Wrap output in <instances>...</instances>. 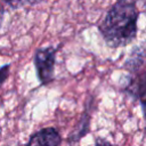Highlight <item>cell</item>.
<instances>
[{"instance_id":"1","label":"cell","mask_w":146,"mask_h":146,"mask_svg":"<svg viewBox=\"0 0 146 146\" xmlns=\"http://www.w3.org/2000/svg\"><path fill=\"white\" fill-rule=\"evenodd\" d=\"M139 11L135 0H117L107 10L98 25L105 43L117 48L131 43L137 36Z\"/></svg>"},{"instance_id":"2","label":"cell","mask_w":146,"mask_h":146,"mask_svg":"<svg viewBox=\"0 0 146 146\" xmlns=\"http://www.w3.org/2000/svg\"><path fill=\"white\" fill-rule=\"evenodd\" d=\"M57 48L54 46L42 47L36 49L34 54V67L36 71V76L42 86H47L54 80L55 63H56Z\"/></svg>"},{"instance_id":"3","label":"cell","mask_w":146,"mask_h":146,"mask_svg":"<svg viewBox=\"0 0 146 146\" xmlns=\"http://www.w3.org/2000/svg\"><path fill=\"white\" fill-rule=\"evenodd\" d=\"M62 137L57 129L52 127L42 128L29 138L26 146H60Z\"/></svg>"},{"instance_id":"4","label":"cell","mask_w":146,"mask_h":146,"mask_svg":"<svg viewBox=\"0 0 146 146\" xmlns=\"http://www.w3.org/2000/svg\"><path fill=\"white\" fill-rule=\"evenodd\" d=\"M89 129H90V112H89V108L86 107L81 116V120L79 121L78 125L75 127V129L72 131V133L68 137V143L70 144L78 143L82 137H84L89 132Z\"/></svg>"},{"instance_id":"5","label":"cell","mask_w":146,"mask_h":146,"mask_svg":"<svg viewBox=\"0 0 146 146\" xmlns=\"http://www.w3.org/2000/svg\"><path fill=\"white\" fill-rule=\"evenodd\" d=\"M127 90L139 100L146 99V71L138 74L136 79L131 80Z\"/></svg>"},{"instance_id":"6","label":"cell","mask_w":146,"mask_h":146,"mask_svg":"<svg viewBox=\"0 0 146 146\" xmlns=\"http://www.w3.org/2000/svg\"><path fill=\"white\" fill-rule=\"evenodd\" d=\"M9 71H10V64H6L0 67V86L8 79Z\"/></svg>"},{"instance_id":"7","label":"cell","mask_w":146,"mask_h":146,"mask_svg":"<svg viewBox=\"0 0 146 146\" xmlns=\"http://www.w3.org/2000/svg\"><path fill=\"white\" fill-rule=\"evenodd\" d=\"M95 146H113L107 139L102 138V137H97L96 141H95Z\"/></svg>"},{"instance_id":"8","label":"cell","mask_w":146,"mask_h":146,"mask_svg":"<svg viewBox=\"0 0 146 146\" xmlns=\"http://www.w3.org/2000/svg\"><path fill=\"white\" fill-rule=\"evenodd\" d=\"M140 106H141V111H143L144 120H145V123H146V99L140 100Z\"/></svg>"},{"instance_id":"9","label":"cell","mask_w":146,"mask_h":146,"mask_svg":"<svg viewBox=\"0 0 146 146\" xmlns=\"http://www.w3.org/2000/svg\"><path fill=\"white\" fill-rule=\"evenodd\" d=\"M6 3H8V5H11V6H14V5H16V2L18 3V2H21V0H3Z\"/></svg>"},{"instance_id":"10","label":"cell","mask_w":146,"mask_h":146,"mask_svg":"<svg viewBox=\"0 0 146 146\" xmlns=\"http://www.w3.org/2000/svg\"><path fill=\"white\" fill-rule=\"evenodd\" d=\"M3 15H5V11L2 9H0V27H1L2 22H3Z\"/></svg>"}]
</instances>
